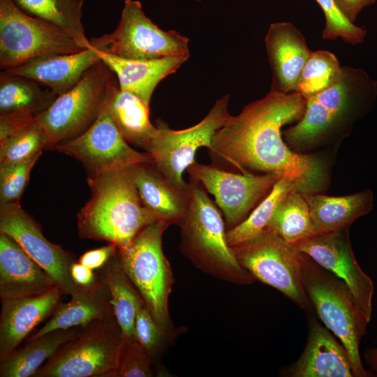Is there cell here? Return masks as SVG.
Listing matches in <instances>:
<instances>
[{"mask_svg": "<svg viewBox=\"0 0 377 377\" xmlns=\"http://www.w3.org/2000/svg\"><path fill=\"white\" fill-rule=\"evenodd\" d=\"M305 108L298 92L269 91L230 117L214 135L209 154L243 174L276 172L293 181L302 194L320 193L329 183L328 164L318 154L291 149L281 132L283 126L299 121Z\"/></svg>", "mask_w": 377, "mask_h": 377, "instance_id": "obj_1", "label": "cell"}, {"mask_svg": "<svg viewBox=\"0 0 377 377\" xmlns=\"http://www.w3.org/2000/svg\"><path fill=\"white\" fill-rule=\"evenodd\" d=\"M376 96L377 82L364 70L342 66L335 83L306 99L302 119L283 132L286 143L303 154L337 148L370 111Z\"/></svg>", "mask_w": 377, "mask_h": 377, "instance_id": "obj_2", "label": "cell"}, {"mask_svg": "<svg viewBox=\"0 0 377 377\" xmlns=\"http://www.w3.org/2000/svg\"><path fill=\"white\" fill-rule=\"evenodd\" d=\"M135 165L88 176L91 195L77 215L80 238L106 241L122 249L145 226L162 220L142 205Z\"/></svg>", "mask_w": 377, "mask_h": 377, "instance_id": "obj_3", "label": "cell"}, {"mask_svg": "<svg viewBox=\"0 0 377 377\" xmlns=\"http://www.w3.org/2000/svg\"><path fill=\"white\" fill-rule=\"evenodd\" d=\"M301 273L305 293L317 315L342 343L354 377L372 374L362 364L360 343L370 318L362 310L346 283L301 252Z\"/></svg>", "mask_w": 377, "mask_h": 377, "instance_id": "obj_4", "label": "cell"}, {"mask_svg": "<svg viewBox=\"0 0 377 377\" xmlns=\"http://www.w3.org/2000/svg\"><path fill=\"white\" fill-rule=\"evenodd\" d=\"M123 341L115 318L96 320L61 344L32 377H114Z\"/></svg>", "mask_w": 377, "mask_h": 377, "instance_id": "obj_5", "label": "cell"}, {"mask_svg": "<svg viewBox=\"0 0 377 377\" xmlns=\"http://www.w3.org/2000/svg\"><path fill=\"white\" fill-rule=\"evenodd\" d=\"M115 78L112 71L101 59L73 87L58 96L36 116L45 133L47 149L77 137L94 124Z\"/></svg>", "mask_w": 377, "mask_h": 377, "instance_id": "obj_6", "label": "cell"}, {"mask_svg": "<svg viewBox=\"0 0 377 377\" xmlns=\"http://www.w3.org/2000/svg\"><path fill=\"white\" fill-rule=\"evenodd\" d=\"M170 223L159 220L142 228L130 244L118 249L120 261L129 280L158 326L168 325V296L171 272L162 249V236Z\"/></svg>", "mask_w": 377, "mask_h": 377, "instance_id": "obj_7", "label": "cell"}, {"mask_svg": "<svg viewBox=\"0 0 377 377\" xmlns=\"http://www.w3.org/2000/svg\"><path fill=\"white\" fill-rule=\"evenodd\" d=\"M239 264L254 278L269 285L302 309L313 308L305 293L301 273V251L267 229L232 247Z\"/></svg>", "mask_w": 377, "mask_h": 377, "instance_id": "obj_8", "label": "cell"}, {"mask_svg": "<svg viewBox=\"0 0 377 377\" xmlns=\"http://www.w3.org/2000/svg\"><path fill=\"white\" fill-rule=\"evenodd\" d=\"M97 50L123 59L154 60L189 56L188 38L160 29L145 14L141 3L125 0L119 22L110 34L93 38Z\"/></svg>", "mask_w": 377, "mask_h": 377, "instance_id": "obj_9", "label": "cell"}, {"mask_svg": "<svg viewBox=\"0 0 377 377\" xmlns=\"http://www.w3.org/2000/svg\"><path fill=\"white\" fill-rule=\"evenodd\" d=\"M229 94L219 98L205 117L183 130H173L162 120L156 121L157 132L144 147L159 171L178 189L190 191L183 174L194 163L200 147H210L215 133L228 120Z\"/></svg>", "mask_w": 377, "mask_h": 377, "instance_id": "obj_10", "label": "cell"}, {"mask_svg": "<svg viewBox=\"0 0 377 377\" xmlns=\"http://www.w3.org/2000/svg\"><path fill=\"white\" fill-rule=\"evenodd\" d=\"M84 50L61 28L19 8L13 0H0V67H15L39 56Z\"/></svg>", "mask_w": 377, "mask_h": 377, "instance_id": "obj_11", "label": "cell"}, {"mask_svg": "<svg viewBox=\"0 0 377 377\" xmlns=\"http://www.w3.org/2000/svg\"><path fill=\"white\" fill-rule=\"evenodd\" d=\"M189 184V206L180 225L184 246L193 255L225 269L237 279L250 282L253 276L239 264L228 244L219 207L200 182L191 180Z\"/></svg>", "mask_w": 377, "mask_h": 377, "instance_id": "obj_12", "label": "cell"}, {"mask_svg": "<svg viewBox=\"0 0 377 377\" xmlns=\"http://www.w3.org/2000/svg\"><path fill=\"white\" fill-rule=\"evenodd\" d=\"M116 79L117 77L114 81ZM111 86L94 124L77 137L61 142L51 149L78 160L87 169L88 176L129 165L154 163L147 152L133 149L114 124L109 107Z\"/></svg>", "mask_w": 377, "mask_h": 377, "instance_id": "obj_13", "label": "cell"}, {"mask_svg": "<svg viewBox=\"0 0 377 377\" xmlns=\"http://www.w3.org/2000/svg\"><path fill=\"white\" fill-rule=\"evenodd\" d=\"M190 180L212 194L230 229L242 223L283 177L276 172L237 174L195 161L187 168Z\"/></svg>", "mask_w": 377, "mask_h": 377, "instance_id": "obj_14", "label": "cell"}, {"mask_svg": "<svg viewBox=\"0 0 377 377\" xmlns=\"http://www.w3.org/2000/svg\"><path fill=\"white\" fill-rule=\"evenodd\" d=\"M0 233L15 239L27 254L56 282L63 295H72L78 288L71 268L75 256L43 235L41 226L20 206L10 202L0 206Z\"/></svg>", "mask_w": 377, "mask_h": 377, "instance_id": "obj_15", "label": "cell"}, {"mask_svg": "<svg viewBox=\"0 0 377 377\" xmlns=\"http://www.w3.org/2000/svg\"><path fill=\"white\" fill-rule=\"evenodd\" d=\"M349 228L346 226L337 231L313 235L294 246L343 280L362 310L371 318L374 283L355 257Z\"/></svg>", "mask_w": 377, "mask_h": 377, "instance_id": "obj_16", "label": "cell"}, {"mask_svg": "<svg viewBox=\"0 0 377 377\" xmlns=\"http://www.w3.org/2000/svg\"><path fill=\"white\" fill-rule=\"evenodd\" d=\"M272 71L270 91L297 92L302 69L311 51L302 32L291 22L272 24L265 38Z\"/></svg>", "mask_w": 377, "mask_h": 377, "instance_id": "obj_17", "label": "cell"}, {"mask_svg": "<svg viewBox=\"0 0 377 377\" xmlns=\"http://www.w3.org/2000/svg\"><path fill=\"white\" fill-rule=\"evenodd\" d=\"M57 285L20 244L0 233V297L24 298L43 295Z\"/></svg>", "mask_w": 377, "mask_h": 377, "instance_id": "obj_18", "label": "cell"}, {"mask_svg": "<svg viewBox=\"0 0 377 377\" xmlns=\"http://www.w3.org/2000/svg\"><path fill=\"white\" fill-rule=\"evenodd\" d=\"M62 295L56 287L38 296L1 300L0 361L18 348L39 323L52 316Z\"/></svg>", "mask_w": 377, "mask_h": 377, "instance_id": "obj_19", "label": "cell"}, {"mask_svg": "<svg viewBox=\"0 0 377 377\" xmlns=\"http://www.w3.org/2000/svg\"><path fill=\"white\" fill-rule=\"evenodd\" d=\"M290 377H354L349 355L340 341L316 320L309 323L305 348L287 371Z\"/></svg>", "mask_w": 377, "mask_h": 377, "instance_id": "obj_20", "label": "cell"}, {"mask_svg": "<svg viewBox=\"0 0 377 377\" xmlns=\"http://www.w3.org/2000/svg\"><path fill=\"white\" fill-rule=\"evenodd\" d=\"M100 60L98 50L91 45L78 52L36 57L5 71L33 79L59 96Z\"/></svg>", "mask_w": 377, "mask_h": 377, "instance_id": "obj_21", "label": "cell"}, {"mask_svg": "<svg viewBox=\"0 0 377 377\" xmlns=\"http://www.w3.org/2000/svg\"><path fill=\"white\" fill-rule=\"evenodd\" d=\"M114 318L110 290L97 274L93 284L79 286L68 302H60L50 319L28 340L56 330L82 327L96 320Z\"/></svg>", "mask_w": 377, "mask_h": 377, "instance_id": "obj_22", "label": "cell"}, {"mask_svg": "<svg viewBox=\"0 0 377 377\" xmlns=\"http://www.w3.org/2000/svg\"><path fill=\"white\" fill-rule=\"evenodd\" d=\"M100 59L117 77L119 88L138 96L149 106L157 84L175 73L189 56L170 57L154 60L123 59L98 50Z\"/></svg>", "mask_w": 377, "mask_h": 377, "instance_id": "obj_23", "label": "cell"}, {"mask_svg": "<svg viewBox=\"0 0 377 377\" xmlns=\"http://www.w3.org/2000/svg\"><path fill=\"white\" fill-rule=\"evenodd\" d=\"M135 182L146 208L169 223L181 225L188 212L190 191L177 188L154 163L135 165Z\"/></svg>", "mask_w": 377, "mask_h": 377, "instance_id": "obj_24", "label": "cell"}, {"mask_svg": "<svg viewBox=\"0 0 377 377\" xmlns=\"http://www.w3.org/2000/svg\"><path fill=\"white\" fill-rule=\"evenodd\" d=\"M303 195L309 207L313 235L350 226L356 219L368 214L373 208L374 195L369 189L338 197L319 193Z\"/></svg>", "mask_w": 377, "mask_h": 377, "instance_id": "obj_25", "label": "cell"}, {"mask_svg": "<svg viewBox=\"0 0 377 377\" xmlns=\"http://www.w3.org/2000/svg\"><path fill=\"white\" fill-rule=\"evenodd\" d=\"M109 107L125 140L144 149L157 132L149 119V106L134 94L121 90L116 79L111 86Z\"/></svg>", "mask_w": 377, "mask_h": 377, "instance_id": "obj_26", "label": "cell"}, {"mask_svg": "<svg viewBox=\"0 0 377 377\" xmlns=\"http://www.w3.org/2000/svg\"><path fill=\"white\" fill-rule=\"evenodd\" d=\"M98 276L106 283L115 318L124 339H137L135 317L144 302L127 276L117 252L99 269Z\"/></svg>", "mask_w": 377, "mask_h": 377, "instance_id": "obj_27", "label": "cell"}, {"mask_svg": "<svg viewBox=\"0 0 377 377\" xmlns=\"http://www.w3.org/2000/svg\"><path fill=\"white\" fill-rule=\"evenodd\" d=\"M82 326L59 329L28 340L24 347L17 348L0 361L1 377H32L38 369L64 343L80 332Z\"/></svg>", "mask_w": 377, "mask_h": 377, "instance_id": "obj_28", "label": "cell"}, {"mask_svg": "<svg viewBox=\"0 0 377 377\" xmlns=\"http://www.w3.org/2000/svg\"><path fill=\"white\" fill-rule=\"evenodd\" d=\"M57 96L33 79L5 70L0 73V114L15 112L36 116Z\"/></svg>", "mask_w": 377, "mask_h": 377, "instance_id": "obj_29", "label": "cell"}, {"mask_svg": "<svg viewBox=\"0 0 377 377\" xmlns=\"http://www.w3.org/2000/svg\"><path fill=\"white\" fill-rule=\"evenodd\" d=\"M29 15L47 21L71 36L80 46H91L82 22L84 0H13Z\"/></svg>", "mask_w": 377, "mask_h": 377, "instance_id": "obj_30", "label": "cell"}, {"mask_svg": "<svg viewBox=\"0 0 377 377\" xmlns=\"http://www.w3.org/2000/svg\"><path fill=\"white\" fill-rule=\"evenodd\" d=\"M265 228L292 245L312 235L310 209L303 194L296 190L288 193L279 202Z\"/></svg>", "mask_w": 377, "mask_h": 377, "instance_id": "obj_31", "label": "cell"}, {"mask_svg": "<svg viewBox=\"0 0 377 377\" xmlns=\"http://www.w3.org/2000/svg\"><path fill=\"white\" fill-rule=\"evenodd\" d=\"M292 190L297 191L294 182L282 177L242 223L226 232L228 245L230 247L239 245L265 229L281 200Z\"/></svg>", "mask_w": 377, "mask_h": 377, "instance_id": "obj_32", "label": "cell"}, {"mask_svg": "<svg viewBox=\"0 0 377 377\" xmlns=\"http://www.w3.org/2000/svg\"><path fill=\"white\" fill-rule=\"evenodd\" d=\"M341 68L336 55L331 52H311L301 73L297 92L306 99L325 90L337 82Z\"/></svg>", "mask_w": 377, "mask_h": 377, "instance_id": "obj_33", "label": "cell"}, {"mask_svg": "<svg viewBox=\"0 0 377 377\" xmlns=\"http://www.w3.org/2000/svg\"><path fill=\"white\" fill-rule=\"evenodd\" d=\"M45 133L36 119L0 140V163L27 160L47 149Z\"/></svg>", "mask_w": 377, "mask_h": 377, "instance_id": "obj_34", "label": "cell"}, {"mask_svg": "<svg viewBox=\"0 0 377 377\" xmlns=\"http://www.w3.org/2000/svg\"><path fill=\"white\" fill-rule=\"evenodd\" d=\"M325 17V26L322 37L325 40L341 38L350 45L362 43L367 36V30L355 25L340 10L334 0H316Z\"/></svg>", "mask_w": 377, "mask_h": 377, "instance_id": "obj_35", "label": "cell"}, {"mask_svg": "<svg viewBox=\"0 0 377 377\" xmlns=\"http://www.w3.org/2000/svg\"><path fill=\"white\" fill-rule=\"evenodd\" d=\"M41 154L20 162L0 163V205L20 202L30 172Z\"/></svg>", "mask_w": 377, "mask_h": 377, "instance_id": "obj_36", "label": "cell"}, {"mask_svg": "<svg viewBox=\"0 0 377 377\" xmlns=\"http://www.w3.org/2000/svg\"><path fill=\"white\" fill-rule=\"evenodd\" d=\"M151 357L137 339H124L114 377L152 376Z\"/></svg>", "mask_w": 377, "mask_h": 377, "instance_id": "obj_37", "label": "cell"}, {"mask_svg": "<svg viewBox=\"0 0 377 377\" xmlns=\"http://www.w3.org/2000/svg\"><path fill=\"white\" fill-rule=\"evenodd\" d=\"M135 329L138 341L151 359L160 348L165 331L156 323L145 304L138 311Z\"/></svg>", "mask_w": 377, "mask_h": 377, "instance_id": "obj_38", "label": "cell"}, {"mask_svg": "<svg viewBox=\"0 0 377 377\" xmlns=\"http://www.w3.org/2000/svg\"><path fill=\"white\" fill-rule=\"evenodd\" d=\"M117 246L109 244L99 249L90 250L80 256L78 262L94 269H100L117 252Z\"/></svg>", "mask_w": 377, "mask_h": 377, "instance_id": "obj_39", "label": "cell"}, {"mask_svg": "<svg viewBox=\"0 0 377 377\" xmlns=\"http://www.w3.org/2000/svg\"><path fill=\"white\" fill-rule=\"evenodd\" d=\"M36 116L25 113H7L0 114V140L9 134L29 124Z\"/></svg>", "mask_w": 377, "mask_h": 377, "instance_id": "obj_40", "label": "cell"}, {"mask_svg": "<svg viewBox=\"0 0 377 377\" xmlns=\"http://www.w3.org/2000/svg\"><path fill=\"white\" fill-rule=\"evenodd\" d=\"M343 14L353 23L359 13L366 6L375 3L376 0H334Z\"/></svg>", "mask_w": 377, "mask_h": 377, "instance_id": "obj_41", "label": "cell"}, {"mask_svg": "<svg viewBox=\"0 0 377 377\" xmlns=\"http://www.w3.org/2000/svg\"><path fill=\"white\" fill-rule=\"evenodd\" d=\"M71 274L73 281L80 286H88L97 279V274L92 269L75 261L71 266Z\"/></svg>", "mask_w": 377, "mask_h": 377, "instance_id": "obj_42", "label": "cell"}, {"mask_svg": "<svg viewBox=\"0 0 377 377\" xmlns=\"http://www.w3.org/2000/svg\"><path fill=\"white\" fill-rule=\"evenodd\" d=\"M365 360L377 376V348L366 352Z\"/></svg>", "mask_w": 377, "mask_h": 377, "instance_id": "obj_43", "label": "cell"}]
</instances>
